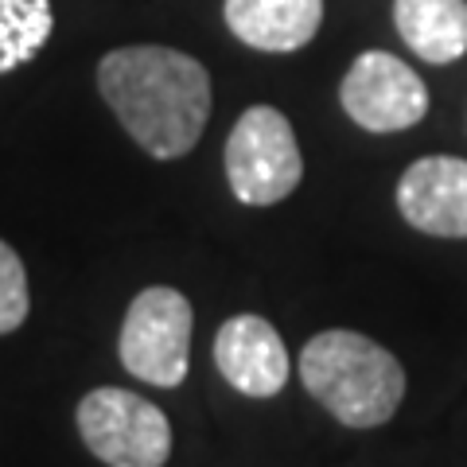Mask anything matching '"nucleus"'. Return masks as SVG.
Instances as JSON below:
<instances>
[{
	"label": "nucleus",
	"instance_id": "1",
	"mask_svg": "<svg viewBox=\"0 0 467 467\" xmlns=\"http://www.w3.org/2000/svg\"><path fill=\"white\" fill-rule=\"evenodd\" d=\"M98 94L152 160H180L192 152L214 101L207 67L160 43H133L101 55Z\"/></svg>",
	"mask_w": 467,
	"mask_h": 467
},
{
	"label": "nucleus",
	"instance_id": "2",
	"mask_svg": "<svg viewBox=\"0 0 467 467\" xmlns=\"http://www.w3.org/2000/svg\"><path fill=\"white\" fill-rule=\"evenodd\" d=\"M300 382L347 429H378L401 409L405 370L362 331L331 327L300 350Z\"/></svg>",
	"mask_w": 467,
	"mask_h": 467
},
{
	"label": "nucleus",
	"instance_id": "3",
	"mask_svg": "<svg viewBox=\"0 0 467 467\" xmlns=\"http://www.w3.org/2000/svg\"><path fill=\"white\" fill-rule=\"evenodd\" d=\"M226 180L245 207L285 202L304 180V156L292 121L276 106H250L226 137Z\"/></svg>",
	"mask_w": 467,
	"mask_h": 467
},
{
	"label": "nucleus",
	"instance_id": "4",
	"mask_svg": "<svg viewBox=\"0 0 467 467\" xmlns=\"http://www.w3.org/2000/svg\"><path fill=\"white\" fill-rule=\"evenodd\" d=\"M192 300L180 288L152 285L137 292L117 335L121 367L149 386L175 389L192 370Z\"/></svg>",
	"mask_w": 467,
	"mask_h": 467
},
{
	"label": "nucleus",
	"instance_id": "5",
	"mask_svg": "<svg viewBox=\"0 0 467 467\" xmlns=\"http://www.w3.org/2000/svg\"><path fill=\"white\" fill-rule=\"evenodd\" d=\"M75 420L82 444L106 467H164L171 456V420L133 389H90L78 401Z\"/></svg>",
	"mask_w": 467,
	"mask_h": 467
},
{
	"label": "nucleus",
	"instance_id": "6",
	"mask_svg": "<svg viewBox=\"0 0 467 467\" xmlns=\"http://www.w3.org/2000/svg\"><path fill=\"white\" fill-rule=\"evenodd\" d=\"M339 106L367 133H401L429 113V90L398 55L362 51L343 75Z\"/></svg>",
	"mask_w": 467,
	"mask_h": 467
},
{
	"label": "nucleus",
	"instance_id": "7",
	"mask_svg": "<svg viewBox=\"0 0 467 467\" xmlns=\"http://www.w3.org/2000/svg\"><path fill=\"white\" fill-rule=\"evenodd\" d=\"M214 367L245 398H276L288 386L292 362L285 339L265 316H230L214 335Z\"/></svg>",
	"mask_w": 467,
	"mask_h": 467
},
{
	"label": "nucleus",
	"instance_id": "8",
	"mask_svg": "<svg viewBox=\"0 0 467 467\" xmlns=\"http://www.w3.org/2000/svg\"><path fill=\"white\" fill-rule=\"evenodd\" d=\"M398 211L429 238H467V160L420 156L398 180Z\"/></svg>",
	"mask_w": 467,
	"mask_h": 467
},
{
	"label": "nucleus",
	"instance_id": "9",
	"mask_svg": "<svg viewBox=\"0 0 467 467\" xmlns=\"http://www.w3.org/2000/svg\"><path fill=\"white\" fill-rule=\"evenodd\" d=\"M223 20L245 47L288 55L316 39L324 0H223Z\"/></svg>",
	"mask_w": 467,
	"mask_h": 467
},
{
	"label": "nucleus",
	"instance_id": "10",
	"mask_svg": "<svg viewBox=\"0 0 467 467\" xmlns=\"http://www.w3.org/2000/svg\"><path fill=\"white\" fill-rule=\"evenodd\" d=\"M393 24L405 47L432 67L467 55V0H393Z\"/></svg>",
	"mask_w": 467,
	"mask_h": 467
},
{
	"label": "nucleus",
	"instance_id": "11",
	"mask_svg": "<svg viewBox=\"0 0 467 467\" xmlns=\"http://www.w3.org/2000/svg\"><path fill=\"white\" fill-rule=\"evenodd\" d=\"M55 32L51 0H0V75L16 70L47 47Z\"/></svg>",
	"mask_w": 467,
	"mask_h": 467
},
{
	"label": "nucleus",
	"instance_id": "12",
	"mask_svg": "<svg viewBox=\"0 0 467 467\" xmlns=\"http://www.w3.org/2000/svg\"><path fill=\"white\" fill-rule=\"evenodd\" d=\"M32 312V292H27V269L20 254L8 242H0V335L16 331Z\"/></svg>",
	"mask_w": 467,
	"mask_h": 467
}]
</instances>
